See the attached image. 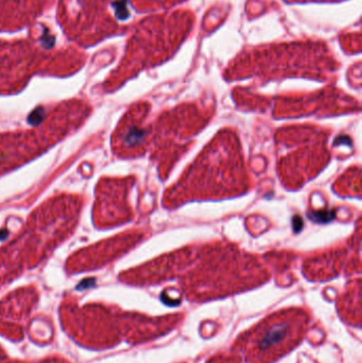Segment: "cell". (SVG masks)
Instances as JSON below:
<instances>
[{
    "label": "cell",
    "instance_id": "2",
    "mask_svg": "<svg viewBox=\"0 0 362 363\" xmlns=\"http://www.w3.org/2000/svg\"><path fill=\"white\" fill-rule=\"evenodd\" d=\"M242 358L236 354L218 353L208 358L206 363H242Z\"/></svg>",
    "mask_w": 362,
    "mask_h": 363
},
{
    "label": "cell",
    "instance_id": "1",
    "mask_svg": "<svg viewBox=\"0 0 362 363\" xmlns=\"http://www.w3.org/2000/svg\"><path fill=\"white\" fill-rule=\"evenodd\" d=\"M312 315L290 307L272 313L242 333L232 352L244 363H274L293 352L305 338Z\"/></svg>",
    "mask_w": 362,
    "mask_h": 363
}]
</instances>
